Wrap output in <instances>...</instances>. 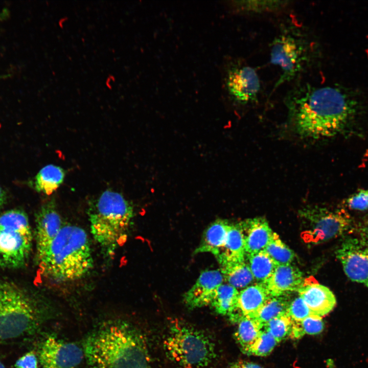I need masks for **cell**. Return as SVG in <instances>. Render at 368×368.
<instances>
[{
    "label": "cell",
    "instance_id": "cell-1",
    "mask_svg": "<svg viewBox=\"0 0 368 368\" xmlns=\"http://www.w3.org/2000/svg\"><path fill=\"white\" fill-rule=\"evenodd\" d=\"M285 102L296 132L311 139L340 133L353 118L356 107V102L338 87L310 84L292 89Z\"/></svg>",
    "mask_w": 368,
    "mask_h": 368
},
{
    "label": "cell",
    "instance_id": "cell-2",
    "mask_svg": "<svg viewBox=\"0 0 368 368\" xmlns=\"http://www.w3.org/2000/svg\"><path fill=\"white\" fill-rule=\"evenodd\" d=\"M83 350L91 368H151L143 335L124 320H110L95 329Z\"/></svg>",
    "mask_w": 368,
    "mask_h": 368
},
{
    "label": "cell",
    "instance_id": "cell-3",
    "mask_svg": "<svg viewBox=\"0 0 368 368\" xmlns=\"http://www.w3.org/2000/svg\"><path fill=\"white\" fill-rule=\"evenodd\" d=\"M37 258L42 273L58 282L81 279L94 266L88 236L83 228L74 225H63Z\"/></svg>",
    "mask_w": 368,
    "mask_h": 368
},
{
    "label": "cell",
    "instance_id": "cell-4",
    "mask_svg": "<svg viewBox=\"0 0 368 368\" xmlns=\"http://www.w3.org/2000/svg\"><path fill=\"white\" fill-rule=\"evenodd\" d=\"M91 233L107 256L126 241L134 216L132 205L121 194L106 190L88 211Z\"/></svg>",
    "mask_w": 368,
    "mask_h": 368
},
{
    "label": "cell",
    "instance_id": "cell-5",
    "mask_svg": "<svg viewBox=\"0 0 368 368\" xmlns=\"http://www.w3.org/2000/svg\"><path fill=\"white\" fill-rule=\"evenodd\" d=\"M43 312L38 298L12 283L0 281V344L34 334Z\"/></svg>",
    "mask_w": 368,
    "mask_h": 368
},
{
    "label": "cell",
    "instance_id": "cell-6",
    "mask_svg": "<svg viewBox=\"0 0 368 368\" xmlns=\"http://www.w3.org/2000/svg\"><path fill=\"white\" fill-rule=\"evenodd\" d=\"M164 346L169 358L183 368L206 366L216 356L208 335L178 319L170 323Z\"/></svg>",
    "mask_w": 368,
    "mask_h": 368
},
{
    "label": "cell",
    "instance_id": "cell-7",
    "mask_svg": "<svg viewBox=\"0 0 368 368\" xmlns=\"http://www.w3.org/2000/svg\"><path fill=\"white\" fill-rule=\"evenodd\" d=\"M311 43L298 28L283 27L271 44L270 61L282 71L274 89L300 76L312 59Z\"/></svg>",
    "mask_w": 368,
    "mask_h": 368
},
{
    "label": "cell",
    "instance_id": "cell-8",
    "mask_svg": "<svg viewBox=\"0 0 368 368\" xmlns=\"http://www.w3.org/2000/svg\"><path fill=\"white\" fill-rule=\"evenodd\" d=\"M32 243L31 228L26 213L14 209L0 215V267L16 268L24 265Z\"/></svg>",
    "mask_w": 368,
    "mask_h": 368
},
{
    "label": "cell",
    "instance_id": "cell-9",
    "mask_svg": "<svg viewBox=\"0 0 368 368\" xmlns=\"http://www.w3.org/2000/svg\"><path fill=\"white\" fill-rule=\"evenodd\" d=\"M298 215L305 227L303 237L307 242L318 243L338 237L352 226L351 218L342 210L314 205L300 210Z\"/></svg>",
    "mask_w": 368,
    "mask_h": 368
},
{
    "label": "cell",
    "instance_id": "cell-10",
    "mask_svg": "<svg viewBox=\"0 0 368 368\" xmlns=\"http://www.w3.org/2000/svg\"><path fill=\"white\" fill-rule=\"evenodd\" d=\"M347 276L368 287V244L361 237H348L336 251Z\"/></svg>",
    "mask_w": 368,
    "mask_h": 368
},
{
    "label": "cell",
    "instance_id": "cell-11",
    "mask_svg": "<svg viewBox=\"0 0 368 368\" xmlns=\"http://www.w3.org/2000/svg\"><path fill=\"white\" fill-rule=\"evenodd\" d=\"M84 356L83 350L76 343L53 336L47 337L38 349V359L43 368H75Z\"/></svg>",
    "mask_w": 368,
    "mask_h": 368
},
{
    "label": "cell",
    "instance_id": "cell-12",
    "mask_svg": "<svg viewBox=\"0 0 368 368\" xmlns=\"http://www.w3.org/2000/svg\"><path fill=\"white\" fill-rule=\"evenodd\" d=\"M226 85L230 96L242 104L257 102L261 90L257 72L251 66L245 64H236L228 69Z\"/></svg>",
    "mask_w": 368,
    "mask_h": 368
},
{
    "label": "cell",
    "instance_id": "cell-13",
    "mask_svg": "<svg viewBox=\"0 0 368 368\" xmlns=\"http://www.w3.org/2000/svg\"><path fill=\"white\" fill-rule=\"evenodd\" d=\"M36 242L37 256L51 243L63 226L54 198L44 203L36 217Z\"/></svg>",
    "mask_w": 368,
    "mask_h": 368
},
{
    "label": "cell",
    "instance_id": "cell-14",
    "mask_svg": "<svg viewBox=\"0 0 368 368\" xmlns=\"http://www.w3.org/2000/svg\"><path fill=\"white\" fill-rule=\"evenodd\" d=\"M223 281L220 270L203 271L195 284L184 294V303L191 309L210 305L216 290Z\"/></svg>",
    "mask_w": 368,
    "mask_h": 368
},
{
    "label": "cell",
    "instance_id": "cell-15",
    "mask_svg": "<svg viewBox=\"0 0 368 368\" xmlns=\"http://www.w3.org/2000/svg\"><path fill=\"white\" fill-rule=\"evenodd\" d=\"M304 300L312 315L320 317L331 312L336 304L335 296L327 287L315 280L305 279L297 291Z\"/></svg>",
    "mask_w": 368,
    "mask_h": 368
},
{
    "label": "cell",
    "instance_id": "cell-16",
    "mask_svg": "<svg viewBox=\"0 0 368 368\" xmlns=\"http://www.w3.org/2000/svg\"><path fill=\"white\" fill-rule=\"evenodd\" d=\"M270 296L263 284L257 283L246 287L239 292L236 308L229 316L230 320L235 321L242 316L255 318Z\"/></svg>",
    "mask_w": 368,
    "mask_h": 368
},
{
    "label": "cell",
    "instance_id": "cell-17",
    "mask_svg": "<svg viewBox=\"0 0 368 368\" xmlns=\"http://www.w3.org/2000/svg\"><path fill=\"white\" fill-rule=\"evenodd\" d=\"M239 223L244 235L245 257L264 250L273 234L266 220L257 217Z\"/></svg>",
    "mask_w": 368,
    "mask_h": 368
},
{
    "label": "cell",
    "instance_id": "cell-18",
    "mask_svg": "<svg viewBox=\"0 0 368 368\" xmlns=\"http://www.w3.org/2000/svg\"><path fill=\"white\" fill-rule=\"evenodd\" d=\"M304 280L297 267L291 264L278 265L265 285L271 296H278L298 291Z\"/></svg>",
    "mask_w": 368,
    "mask_h": 368
},
{
    "label": "cell",
    "instance_id": "cell-19",
    "mask_svg": "<svg viewBox=\"0 0 368 368\" xmlns=\"http://www.w3.org/2000/svg\"><path fill=\"white\" fill-rule=\"evenodd\" d=\"M229 225L227 221L222 219L213 222L204 231L194 253L209 252L216 257L224 245Z\"/></svg>",
    "mask_w": 368,
    "mask_h": 368
},
{
    "label": "cell",
    "instance_id": "cell-20",
    "mask_svg": "<svg viewBox=\"0 0 368 368\" xmlns=\"http://www.w3.org/2000/svg\"><path fill=\"white\" fill-rule=\"evenodd\" d=\"M216 258L220 265L245 261L244 238L239 223L230 224L224 245Z\"/></svg>",
    "mask_w": 368,
    "mask_h": 368
},
{
    "label": "cell",
    "instance_id": "cell-21",
    "mask_svg": "<svg viewBox=\"0 0 368 368\" xmlns=\"http://www.w3.org/2000/svg\"><path fill=\"white\" fill-rule=\"evenodd\" d=\"M236 323L237 327L234 333V338L241 351L247 355L260 336L263 325L255 318L247 316H242Z\"/></svg>",
    "mask_w": 368,
    "mask_h": 368
},
{
    "label": "cell",
    "instance_id": "cell-22",
    "mask_svg": "<svg viewBox=\"0 0 368 368\" xmlns=\"http://www.w3.org/2000/svg\"><path fill=\"white\" fill-rule=\"evenodd\" d=\"M220 266L224 280L236 289L247 286L254 280L245 261L227 262Z\"/></svg>",
    "mask_w": 368,
    "mask_h": 368
},
{
    "label": "cell",
    "instance_id": "cell-23",
    "mask_svg": "<svg viewBox=\"0 0 368 368\" xmlns=\"http://www.w3.org/2000/svg\"><path fill=\"white\" fill-rule=\"evenodd\" d=\"M64 170L58 166L49 165L42 168L36 175L34 187L38 192L50 195L63 182Z\"/></svg>",
    "mask_w": 368,
    "mask_h": 368
},
{
    "label": "cell",
    "instance_id": "cell-24",
    "mask_svg": "<svg viewBox=\"0 0 368 368\" xmlns=\"http://www.w3.org/2000/svg\"><path fill=\"white\" fill-rule=\"evenodd\" d=\"M253 277L258 283L265 285L278 265L265 250L245 257Z\"/></svg>",
    "mask_w": 368,
    "mask_h": 368
},
{
    "label": "cell",
    "instance_id": "cell-25",
    "mask_svg": "<svg viewBox=\"0 0 368 368\" xmlns=\"http://www.w3.org/2000/svg\"><path fill=\"white\" fill-rule=\"evenodd\" d=\"M239 291L229 284H221L217 289L210 305L221 315L228 316L235 310Z\"/></svg>",
    "mask_w": 368,
    "mask_h": 368
},
{
    "label": "cell",
    "instance_id": "cell-26",
    "mask_svg": "<svg viewBox=\"0 0 368 368\" xmlns=\"http://www.w3.org/2000/svg\"><path fill=\"white\" fill-rule=\"evenodd\" d=\"M292 301L288 294L271 296L255 317L263 326L271 319L285 314Z\"/></svg>",
    "mask_w": 368,
    "mask_h": 368
},
{
    "label": "cell",
    "instance_id": "cell-27",
    "mask_svg": "<svg viewBox=\"0 0 368 368\" xmlns=\"http://www.w3.org/2000/svg\"><path fill=\"white\" fill-rule=\"evenodd\" d=\"M289 1L270 0H248L233 2L234 7L238 11L250 14H259L279 11L286 7Z\"/></svg>",
    "mask_w": 368,
    "mask_h": 368
},
{
    "label": "cell",
    "instance_id": "cell-28",
    "mask_svg": "<svg viewBox=\"0 0 368 368\" xmlns=\"http://www.w3.org/2000/svg\"><path fill=\"white\" fill-rule=\"evenodd\" d=\"M264 250L278 265L291 264L295 257L293 250L283 242L274 232Z\"/></svg>",
    "mask_w": 368,
    "mask_h": 368
},
{
    "label": "cell",
    "instance_id": "cell-29",
    "mask_svg": "<svg viewBox=\"0 0 368 368\" xmlns=\"http://www.w3.org/2000/svg\"><path fill=\"white\" fill-rule=\"evenodd\" d=\"M293 320L288 314L275 317L263 326V329L270 333L278 343L290 336Z\"/></svg>",
    "mask_w": 368,
    "mask_h": 368
},
{
    "label": "cell",
    "instance_id": "cell-30",
    "mask_svg": "<svg viewBox=\"0 0 368 368\" xmlns=\"http://www.w3.org/2000/svg\"><path fill=\"white\" fill-rule=\"evenodd\" d=\"M278 343L276 339L263 329L260 336L250 349L247 355L266 356L273 351Z\"/></svg>",
    "mask_w": 368,
    "mask_h": 368
},
{
    "label": "cell",
    "instance_id": "cell-31",
    "mask_svg": "<svg viewBox=\"0 0 368 368\" xmlns=\"http://www.w3.org/2000/svg\"><path fill=\"white\" fill-rule=\"evenodd\" d=\"M287 314L295 321H301L312 314L305 301L300 296L291 302Z\"/></svg>",
    "mask_w": 368,
    "mask_h": 368
},
{
    "label": "cell",
    "instance_id": "cell-32",
    "mask_svg": "<svg viewBox=\"0 0 368 368\" xmlns=\"http://www.w3.org/2000/svg\"><path fill=\"white\" fill-rule=\"evenodd\" d=\"M304 335H317L320 333L324 328V323L321 317L310 315L301 321H297Z\"/></svg>",
    "mask_w": 368,
    "mask_h": 368
},
{
    "label": "cell",
    "instance_id": "cell-33",
    "mask_svg": "<svg viewBox=\"0 0 368 368\" xmlns=\"http://www.w3.org/2000/svg\"><path fill=\"white\" fill-rule=\"evenodd\" d=\"M348 207L358 211L368 209V189L361 190L350 197L347 201Z\"/></svg>",
    "mask_w": 368,
    "mask_h": 368
},
{
    "label": "cell",
    "instance_id": "cell-34",
    "mask_svg": "<svg viewBox=\"0 0 368 368\" xmlns=\"http://www.w3.org/2000/svg\"><path fill=\"white\" fill-rule=\"evenodd\" d=\"M15 368H37L38 358L33 351L26 353L17 359Z\"/></svg>",
    "mask_w": 368,
    "mask_h": 368
},
{
    "label": "cell",
    "instance_id": "cell-35",
    "mask_svg": "<svg viewBox=\"0 0 368 368\" xmlns=\"http://www.w3.org/2000/svg\"><path fill=\"white\" fill-rule=\"evenodd\" d=\"M229 368H262L260 365L249 361L240 360L232 363Z\"/></svg>",
    "mask_w": 368,
    "mask_h": 368
},
{
    "label": "cell",
    "instance_id": "cell-36",
    "mask_svg": "<svg viewBox=\"0 0 368 368\" xmlns=\"http://www.w3.org/2000/svg\"><path fill=\"white\" fill-rule=\"evenodd\" d=\"M361 238H362L368 244V222L363 225L361 228Z\"/></svg>",
    "mask_w": 368,
    "mask_h": 368
},
{
    "label": "cell",
    "instance_id": "cell-37",
    "mask_svg": "<svg viewBox=\"0 0 368 368\" xmlns=\"http://www.w3.org/2000/svg\"><path fill=\"white\" fill-rule=\"evenodd\" d=\"M6 194L4 190L0 187V209L4 205L6 200Z\"/></svg>",
    "mask_w": 368,
    "mask_h": 368
},
{
    "label": "cell",
    "instance_id": "cell-38",
    "mask_svg": "<svg viewBox=\"0 0 368 368\" xmlns=\"http://www.w3.org/2000/svg\"><path fill=\"white\" fill-rule=\"evenodd\" d=\"M0 368H5V366L3 363L0 360Z\"/></svg>",
    "mask_w": 368,
    "mask_h": 368
},
{
    "label": "cell",
    "instance_id": "cell-39",
    "mask_svg": "<svg viewBox=\"0 0 368 368\" xmlns=\"http://www.w3.org/2000/svg\"><path fill=\"white\" fill-rule=\"evenodd\" d=\"M5 13H6L5 12H3V13H0V20L1 19V18H2L3 16H5Z\"/></svg>",
    "mask_w": 368,
    "mask_h": 368
}]
</instances>
